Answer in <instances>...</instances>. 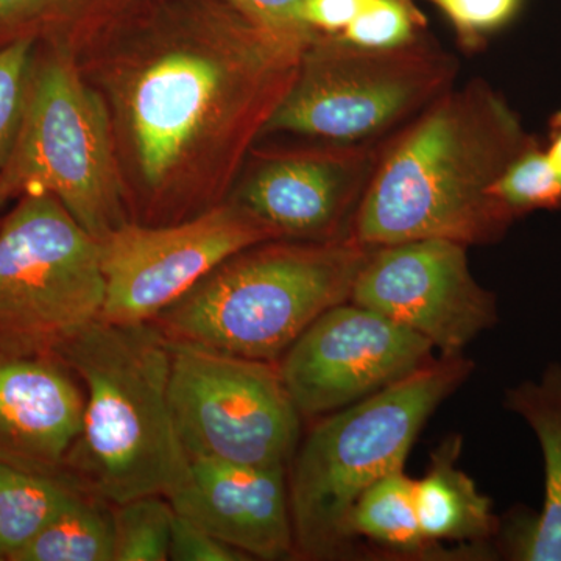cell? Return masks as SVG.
<instances>
[{
  "mask_svg": "<svg viewBox=\"0 0 561 561\" xmlns=\"http://www.w3.org/2000/svg\"><path fill=\"white\" fill-rule=\"evenodd\" d=\"M445 11L465 46L474 47L515 16L522 0H432Z\"/></svg>",
  "mask_w": 561,
  "mask_h": 561,
  "instance_id": "obj_26",
  "label": "cell"
},
{
  "mask_svg": "<svg viewBox=\"0 0 561 561\" xmlns=\"http://www.w3.org/2000/svg\"><path fill=\"white\" fill-rule=\"evenodd\" d=\"M545 150L553 171L561 180V110L553 114L551 124H549V142Z\"/></svg>",
  "mask_w": 561,
  "mask_h": 561,
  "instance_id": "obj_30",
  "label": "cell"
},
{
  "mask_svg": "<svg viewBox=\"0 0 561 561\" xmlns=\"http://www.w3.org/2000/svg\"><path fill=\"white\" fill-rule=\"evenodd\" d=\"M83 411V383L57 351L0 346V461L66 479Z\"/></svg>",
  "mask_w": 561,
  "mask_h": 561,
  "instance_id": "obj_14",
  "label": "cell"
},
{
  "mask_svg": "<svg viewBox=\"0 0 561 561\" xmlns=\"http://www.w3.org/2000/svg\"><path fill=\"white\" fill-rule=\"evenodd\" d=\"M456 70L453 57L424 41L368 49L319 33L302 50L294 83L261 140L375 144L451 90Z\"/></svg>",
  "mask_w": 561,
  "mask_h": 561,
  "instance_id": "obj_7",
  "label": "cell"
},
{
  "mask_svg": "<svg viewBox=\"0 0 561 561\" xmlns=\"http://www.w3.org/2000/svg\"><path fill=\"white\" fill-rule=\"evenodd\" d=\"M46 192L95 241L127 224L105 106L77 57L36 44L20 135L0 173V208Z\"/></svg>",
  "mask_w": 561,
  "mask_h": 561,
  "instance_id": "obj_6",
  "label": "cell"
},
{
  "mask_svg": "<svg viewBox=\"0 0 561 561\" xmlns=\"http://www.w3.org/2000/svg\"><path fill=\"white\" fill-rule=\"evenodd\" d=\"M168 500L179 515L250 559L295 556L287 467L190 459L186 478Z\"/></svg>",
  "mask_w": 561,
  "mask_h": 561,
  "instance_id": "obj_15",
  "label": "cell"
},
{
  "mask_svg": "<svg viewBox=\"0 0 561 561\" xmlns=\"http://www.w3.org/2000/svg\"><path fill=\"white\" fill-rule=\"evenodd\" d=\"M460 437H449L432 454L430 471L415 481V507L427 542L485 541L500 531L489 496L460 468Z\"/></svg>",
  "mask_w": 561,
  "mask_h": 561,
  "instance_id": "obj_17",
  "label": "cell"
},
{
  "mask_svg": "<svg viewBox=\"0 0 561 561\" xmlns=\"http://www.w3.org/2000/svg\"><path fill=\"white\" fill-rule=\"evenodd\" d=\"M35 46L31 41H21L0 49V173L24 121Z\"/></svg>",
  "mask_w": 561,
  "mask_h": 561,
  "instance_id": "obj_25",
  "label": "cell"
},
{
  "mask_svg": "<svg viewBox=\"0 0 561 561\" xmlns=\"http://www.w3.org/2000/svg\"><path fill=\"white\" fill-rule=\"evenodd\" d=\"M434 351L416 332L345 301L321 313L278 368L301 419H321L426 367Z\"/></svg>",
  "mask_w": 561,
  "mask_h": 561,
  "instance_id": "obj_12",
  "label": "cell"
},
{
  "mask_svg": "<svg viewBox=\"0 0 561 561\" xmlns=\"http://www.w3.org/2000/svg\"><path fill=\"white\" fill-rule=\"evenodd\" d=\"M245 16L271 31L298 36H316V31L301 21L305 0H230Z\"/></svg>",
  "mask_w": 561,
  "mask_h": 561,
  "instance_id": "obj_28",
  "label": "cell"
},
{
  "mask_svg": "<svg viewBox=\"0 0 561 561\" xmlns=\"http://www.w3.org/2000/svg\"><path fill=\"white\" fill-rule=\"evenodd\" d=\"M80 493L68 479L36 474L0 461V561H10Z\"/></svg>",
  "mask_w": 561,
  "mask_h": 561,
  "instance_id": "obj_20",
  "label": "cell"
},
{
  "mask_svg": "<svg viewBox=\"0 0 561 561\" xmlns=\"http://www.w3.org/2000/svg\"><path fill=\"white\" fill-rule=\"evenodd\" d=\"M169 345V400L186 456L289 467L300 445L302 419L278 362Z\"/></svg>",
  "mask_w": 561,
  "mask_h": 561,
  "instance_id": "obj_9",
  "label": "cell"
},
{
  "mask_svg": "<svg viewBox=\"0 0 561 561\" xmlns=\"http://www.w3.org/2000/svg\"><path fill=\"white\" fill-rule=\"evenodd\" d=\"M467 250L445 239L376 247L350 301L416 332L442 356H460L500 321L496 297L472 276Z\"/></svg>",
  "mask_w": 561,
  "mask_h": 561,
  "instance_id": "obj_13",
  "label": "cell"
},
{
  "mask_svg": "<svg viewBox=\"0 0 561 561\" xmlns=\"http://www.w3.org/2000/svg\"><path fill=\"white\" fill-rule=\"evenodd\" d=\"M474 364L440 356L402 381L321 416L287 467L295 556L337 559L348 549L354 504L373 483L404 468L413 443Z\"/></svg>",
  "mask_w": 561,
  "mask_h": 561,
  "instance_id": "obj_5",
  "label": "cell"
},
{
  "mask_svg": "<svg viewBox=\"0 0 561 561\" xmlns=\"http://www.w3.org/2000/svg\"><path fill=\"white\" fill-rule=\"evenodd\" d=\"M346 530L351 538L364 537L393 551H424L430 542L416 515L415 481L400 470L373 483L354 504Z\"/></svg>",
  "mask_w": 561,
  "mask_h": 561,
  "instance_id": "obj_21",
  "label": "cell"
},
{
  "mask_svg": "<svg viewBox=\"0 0 561 561\" xmlns=\"http://www.w3.org/2000/svg\"><path fill=\"white\" fill-rule=\"evenodd\" d=\"M0 219V346L57 351L101 317L99 242L54 195L28 192Z\"/></svg>",
  "mask_w": 561,
  "mask_h": 561,
  "instance_id": "obj_8",
  "label": "cell"
},
{
  "mask_svg": "<svg viewBox=\"0 0 561 561\" xmlns=\"http://www.w3.org/2000/svg\"><path fill=\"white\" fill-rule=\"evenodd\" d=\"M316 36L230 0H139L94 36L77 62L108 116L128 220L162 227L227 202Z\"/></svg>",
  "mask_w": 561,
  "mask_h": 561,
  "instance_id": "obj_1",
  "label": "cell"
},
{
  "mask_svg": "<svg viewBox=\"0 0 561 561\" xmlns=\"http://www.w3.org/2000/svg\"><path fill=\"white\" fill-rule=\"evenodd\" d=\"M175 511L161 494L114 505V561H165Z\"/></svg>",
  "mask_w": 561,
  "mask_h": 561,
  "instance_id": "obj_22",
  "label": "cell"
},
{
  "mask_svg": "<svg viewBox=\"0 0 561 561\" xmlns=\"http://www.w3.org/2000/svg\"><path fill=\"white\" fill-rule=\"evenodd\" d=\"M169 560L172 561H245V553L220 541L197 523L179 515L173 518Z\"/></svg>",
  "mask_w": 561,
  "mask_h": 561,
  "instance_id": "obj_27",
  "label": "cell"
},
{
  "mask_svg": "<svg viewBox=\"0 0 561 561\" xmlns=\"http://www.w3.org/2000/svg\"><path fill=\"white\" fill-rule=\"evenodd\" d=\"M139 0H0V49L31 41L79 55Z\"/></svg>",
  "mask_w": 561,
  "mask_h": 561,
  "instance_id": "obj_18",
  "label": "cell"
},
{
  "mask_svg": "<svg viewBox=\"0 0 561 561\" xmlns=\"http://www.w3.org/2000/svg\"><path fill=\"white\" fill-rule=\"evenodd\" d=\"M381 151L375 144L256 142L227 201L267 225L279 239L350 238Z\"/></svg>",
  "mask_w": 561,
  "mask_h": 561,
  "instance_id": "obj_11",
  "label": "cell"
},
{
  "mask_svg": "<svg viewBox=\"0 0 561 561\" xmlns=\"http://www.w3.org/2000/svg\"><path fill=\"white\" fill-rule=\"evenodd\" d=\"M84 389L83 423L66 479L117 505L168 497L190 470L173 424L171 345L150 323L84 324L57 348Z\"/></svg>",
  "mask_w": 561,
  "mask_h": 561,
  "instance_id": "obj_3",
  "label": "cell"
},
{
  "mask_svg": "<svg viewBox=\"0 0 561 561\" xmlns=\"http://www.w3.org/2000/svg\"><path fill=\"white\" fill-rule=\"evenodd\" d=\"M534 139L485 81L451 88L381 151L350 238L371 249L421 239L501 241L516 217L491 191Z\"/></svg>",
  "mask_w": 561,
  "mask_h": 561,
  "instance_id": "obj_2",
  "label": "cell"
},
{
  "mask_svg": "<svg viewBox=\"0 0 561 561\" xmlns=\"http://www.w3.org/2000/svg\"><path fill=\"white\" fill-rule=\"evenodd\" d=\"M423 27V14L411 0H371L341 36L368 49H394L419 39Z\"/></svg>",
  "mask_w": 561,
  "mask_h": 561,
  "instance_id": "obj_24",
  "label": "cell"
},
{
  "mask_svg": "<svg viewBox=\"0 0 561 561\" xmlns=\"http://www.w3.org/2000/svg\"><path fill=\"white\" fill-rule=\"evenodd\" d=\"M491 192L516 219L531 210L561 206V180L537 138L507 165Z\"/></svg>",
  "mask_w": 561,
  "mask_h": 561,
  "instance_id": "obj_23",
  "label": "cell"
},
{
  "mask_svg": "<svg viewBox=\"0 0 561 561\" xmlns=\"http://www.w3.org/2000/svg\"><path fill=\"white\" fill-rule=\"evenodd\" d=\"M10 561H114V505L81 491Z\"/></svg>",
  "mask_w": 561,
  "mask_h": 561,
  "instance_id": "obj_19",
  "label": "cell"
},
{
  "mask_svg": "<svg viewBox=\"0 0 561 561\" xmlns=\"http://www.w3.org/2000/svg\"><path fill=\"white\" fill-rule=\"evenodd\" d=\"M272 239L279 238L230 201L179 224L144 227L127 221L99 241L105 279L101 319L149 323L220 262Z\"/></svg>",
  "mask_w": 561,
  "mask_h": 561,
  "instance_id": "obj_10",
  "label": "cell"
},
{
  "mask_svg": "<svg viewBox=\"0 0 561 561\" xmlns=\"http://www.w3.org/2000/svg\"><path fill=\"white\" fill-rule=\"evenodd\" d=\"M504 408L530 427L545 461L541 511L513 512L501 551L515 561H561V364L552 362L540 378L505 390Z\"/></svg>",
  "mask_w": 561,
  "mask_h": 561,
  "instance_id": "obj_16",
  "label": "cell"
},
{
  "mask_svg": "<svg viewBox=\"0 0 561 561\" xmlns=\"http://www.w3.org/2000/svg\"><path fill=\"white\" fill-rule=\"evenodd\" d=\"M371 0H305L301 21L312 31L341 35Z\"/></svg>",
  "mask_w": 561,
  "mask_h": 561,
  "instance_id": "obj_29",
  "label": "cell"
},
{
  "mask_svg": "<svg viewBox=\"0 0 561 561\" xmlns=\"http://www.w3.org/2000/svg\"><path fill=\"white\" fill-rule=\"evenodd\" d=\"M371 250L353 238L256 243L220 262L150 323L172 345L278 362L321 313L350 301Z\"/></svg>",
  "mask_w": 561,
  "mask_h": 561,
  "instance_id": "obj_4",
  "label": "cell"
}]
</instances>
